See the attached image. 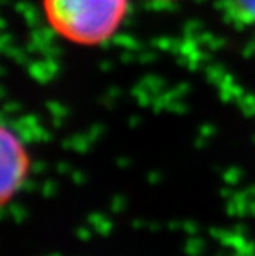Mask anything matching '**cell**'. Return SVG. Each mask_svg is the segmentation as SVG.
I'll use <instances>...</instances> for the list:
<instances>
[{
	"instance_id": "obj_1",
	"label": "cell",
	"mask_w": 255,
	"mask_h": 256,
	"mask_svg": "<svg viewBox=\"0 0 255 256\" xmlns=\"http://www.w3.org/2000/svg\"><path fill=\"white\" fill-rule=\"evenodd\" d=\"M47 20L60 36L77 45H100L121 26L128 0H43Z\"/></svg>"
},
{
	"instance_id": "obj_2",
	"label": "cell",
	"mask_w": 255,
	"mask_h": 256,
	"mask_svg": "<svg viewBox=\"0 0 255 256\" xmlns=\"http://www.w3.org/2000/svg\"><path fill=\"white\" fill-rule=\"evenodd\" d=\"M0 149H2V184H0V200L7 205L9 200L19 192L29 174L30 160L24 144L14 130L4 126L0 130Z\"/></svg>"
},
{
	"instance_id": "obj_3",
	"label": "cell",
	"mask_w": 255,
	"mask_h": 256,
	"mask_svg": "<svg viewBox=\"0 0 255 256\" xmlns=\"http://www.w3.org/2000/svg\"><path fill=\"white\" fill-rule=\"evenodd\" d=\"M232 7L240 20L255 24V0H232Z\"/></svg>"
}]
</instances>
